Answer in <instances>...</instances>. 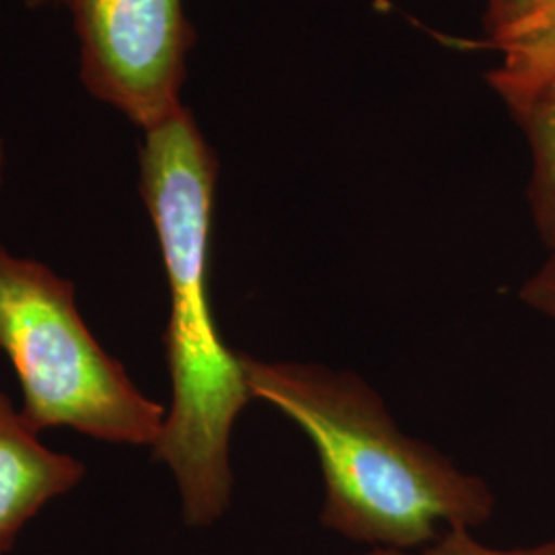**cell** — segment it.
I'll return each instance as SVG.
<instances>
[{
	"label": "cell",
	"mask_w": 555,
	"mask_h": 555,
	"mask_svg": "<svg viewBox=\"0 0 555 555\" xmlns=\"http://www.w3.org/2000/svg\"><path fill=\"white\" fill-rule=\"evenodd\" d=\"M142 134L140 194L169 291L163 348L171 403L151 451L173 476L183 522L208 529L231 508V438L254 401L241 352L220 336L210 298L219 159L188 107Z\"/></svg>",
	"instance_id": "6da1fadb"
},
{
	"label": "cell",
	"mask_w": 555,
	"mask_h": 555,
	"mask_svg": "<svg viewBox=\"0 0 555 555\" xmlns=\"http://www.w3.org/2000/svg\"><path fill=\"white\" fill-rule=\"evenodd\" d=\"M254 399L311 440L323 474L321 525L369 550L417 552L496 511L483 477L408 437L383 397L350 371L241 354Z\"/></svg>",
	"instance_id": "7a4b0ae2"
},
{
	"label": "cell",
	"mask_w": 555,
	"mask_h": 555,
	"mask_svg": "<svg viewBox=\"0 0 555 555\" xmlns=\"http://www.w3.org/2000/svg\"><path fill=\"white\" fill-rule=\"evenodd\" d=\"M0 352L20 378L21 414L40 435L68 428L124 447L159 440L167 408L144 396L80 315L75 284L0 245Z\"/></svg>",
	"instance_id": "3957f363"
},
{
	"label": "cell",
	"mask_w": 555,
	"mask_h": 555,
	"mask_svg": "<svg viewBox=\"0 0 555 555\" xmlns=\"http://www.w3.org/2000/svg\"><path fill=\"white\" fill-rule=\"evenodd\" d=\"M79 40L80 82L142 132L185 105L194 29L183 0H64Z\"/></svg>",
	"instance_id": "277c9868"
},
{
	"label": "cell",
	"mask_w": 555,
	"mask_h": 555,
	"mask_svg": "<svg viewBox=\"0 0 555 555\" xmlns=\"http://www.w3.org/2000/svg\"><path fill=\"white\" fill-rule=\"evenodd\" d=\"M85 477L79 459L46 447L0 391V555L41 511L73 492Z\"/></svg>",
	"instance_id": "5b68a950"
},
{
	"label": "cell",
	"mask_w": 555,
	"mask_h": 555,
	"mask_svg": "<svg viewBox=\"0 0 555 555\" xmlns=\"http://www.w3.org/2000/svg\"><path fill=\"white\" fill-rule=\"evenodd\" d=\"M500 66L490 73V85L513 107L555 80V0H537L535 7L492 38Z\"/></svg>",
	"instance_id": "8992f818"
},
{
	"label": "cell",
	"mask_w": 555,
	"mask_h": 555,
	"mask_svg": "<svg viewBox=\"0 0 555 555\" xmlns=\"http://www.w3.org/2000/svg\"><path fill=\"white\" fill-rule=\"evenodd\" d=\"M508 109L531 153L527 188L531 217L539 237L555 254V80Z\"/></svg>",
	"instance_id": "52a82bcc"
},
{
	"label": "cell",
	"mask_w": 555,
	"mask_h": 555,
	"mask_svg": "<svg viewBox=\"0 0 555 555\" xmlns=\"http://www.w3.org/2000/svg\"><path fill=\"white\" fill-rule=\"evenodd\" d=\"M350 555H555V539L520 547H492L477 541L472 529H449L438 537L435 543L417 552L369 550L364 554Z\"/></svg>",
	"instance_id": "ba28073f"
},
{
	"label": "cell",
	"mask_w": 555,
	"mask_h": 555,
	"mask_svg": "<svg viewBox=\"0 0 555 555\" xmlns=\"http://www.w3.org/2000/svg\"><path fill=\"white\" fill-rule=\"evenodd\" d=\"M518 297L537 313L555 319V254L522 284Z\"/></svg>",
	"instance_id": "9c48e42d"
},
{
	"label": "cell",
	"mask_w": 555,
	"mask_h": 555,
	"mask_svg": "<svg viewBox=\"0 0 555 555\" xmlns=\"http://www.w3.org/2000/svg\"><path fill=\"white\" fill-rule=\"evenodd\" d=\"M535 4L537 0H488L486 25H488L490 36L494 38L498 34L511 29V27L522 20Z\"/></svg>",
	"instance_id": "30bf717a"
},
{
	"label": "cell",
	"mask_w": 555,
	"mask_h": 555,
	"mask_svg": "<svg viewBox=\"0 0 555 555\" xmlns=\"http://www.w3.org/2000/svg\"><path fill=\"white\" fill-rule=\"evenodd\" d=\"M4 169H7V149H4V142L0 139V190H2V183H4Z\"/></svg>",
	"instance_id": "8fae6325"
},
{
	"label": "cell",
	"mask_w": 555,
	"mask_h": 555,
	"mask_svg": "<svg viewBox=\"0 0 555 555\" xmlns=\"http://www.w3.org/2000/svg\"><path fill=\"white\" fill-rule=\"evenodd\" d=\"M59 2H64V0H27V4H29L31 9H41V7H52V4H59Z\"/></svg>",
	"instance_id": "7c38bea8"
}]
</instances>
